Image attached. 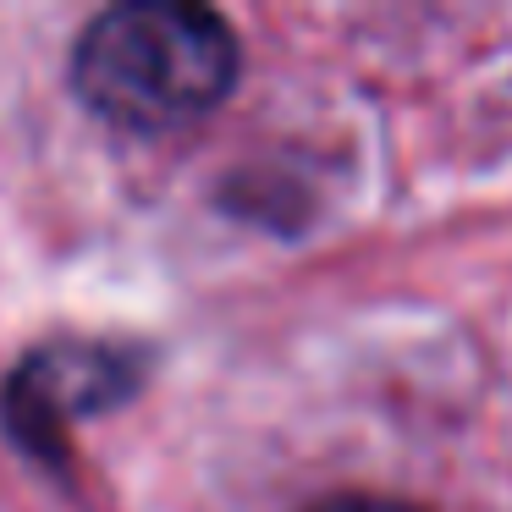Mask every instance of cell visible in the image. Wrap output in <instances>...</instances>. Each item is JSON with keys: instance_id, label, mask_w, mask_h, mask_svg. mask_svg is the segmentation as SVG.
I'll return each instance as SVG.
<instances>
[{"instance_id": "1", "label": "cell", "mask_w": 512, "mask_h": 512, "mask_svg": "<svg viewBox=\"0 0 512 512\" xmlns=\"http://www.w3.org/2000/svg\"><path fill=\"white\" fill-rule=\"evenodd\" d=\"M72 72L105 122L166 133L226 100L237 78V39L204 6L138 0L94 17Z\"/></svg>"}, {"instance_id": "2", "label": "cell", "mask_w": 512, "mask_h": 512, "mask_svg": "<svg viewBox=\"0 0 512 512\" xmlns=\"http://www.w3.org/2000/svg\"><path fill=\"white\" fill-rule=\"evenodd\" d=\"M309 512H413L408 501H386V496H331Z\"/></svg>"}]
</instances>
